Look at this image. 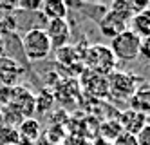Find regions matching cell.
I'll return each instance as SVG.
<instances>
[{"mask_svg": "<svg viewBox=\"0 0 150 145\" xmlns=\"http://www.w3.org/2000/svg\"><path fill=\"white\" fill-rule=\"evenodd\" d=\"M146 125H150V116H146Z\"/></svg>", "mask_w": 150, "mask_h": 145, "instance_id": "cell-21", "label": "cell"}, {"mask_svg": "<svg viewBox=\"0 0 150 145\" xmlns=\"http://www.w3.org/2000/svg\"><path fill=\"white\" fill-rule=\"evenodd\" d=\"M139 56L150 62V36L141 38V44H139Z\"/></svg>", "mask_w": 150, "mask_h": 145, "instance_id": "cell-18", "label": "cell"}, {"mask_svg": "<svg viewBox=\"0 0 150 145\" xmlns=\"http://www.w3.org/2000/svg\"><path fill=\"white\" fill-rule=\"evenodd\" d=\"M117 124H120L123 132L132 134V136H137V132L146 125V116L141 114V113H137V111L127 109V111H123V113H120Z\"/></svg>", "mask_w": 150, "mask_h": 145, "instance_id": "cell-7", "label": "cell"}, {"mask_svg": "<svg viewBox=\"0 0 150 145\" xmlns=\"http://www.w3.org/2000/svg\"><path fill=\"white\" fill-rule=\"evenodd\" d=\"M128 22H130V18L127 15L120 13V11H114V9H109L100 20V29L103 33V36L112 40L128 29Z\"/></svg>", "mask_w": 150, "mask_h": 145, "instance_id": "cell-5", "label": "cell"}, {"mask_svg": "<svg viewBox=\"0 0 150 145\" xmlns=\"http://www.w3.org/2000/svg\"><path fill=\"white\" fill-rule=\"evenodd\" d=\"M20 140V134L18 131L13 129V127H0V145H16Z\"/></svg>", "mask_w": 150, "mask_h": 145, "instance_id": "cell-15", "label": "cell"}, {"mask_svg": "<svg viewBox=\"0 0 150 145\" xmlns=\"http://www.w3.org/2000/svg\"><path fill=\"white\" fill-rule=\"evenodd\" d=\"M132 111H137L145 116H150V84H141L137 85V89L134 91V94L128 100Z\"/></svg>", "mask_w": 150, "mask_h": 145, "instance_id": "cell-8", "label": "cell"}, {"mask_svg": "<svg viewBox=\"0 0 150 145\" xmlns=\"http://www.w3.org/2000/svg\"><path fill=\"white\" fill-rule=\"evenodd\" d=\"M139 44H141V38H139L136 33H132L130 29H127L121 35L112 38L110 51L116 56V60L132 62L139 56Z\"/></svg>", "mask_w": 150, "mask_h": 145, "instance_id": "cell-3", "label": "cell"}, {"mask_svg": "<svg viewBox=\"0 0 150 145\" xmlns=\"http://www.w3.org/2000/svg\"><path fill=\"white\" fill-rule=\"evenodd\" d=\"M98 145H112V143H109V141H103V140H101V141H100Z\"/></svg>", "mask_w": 150, "mask_h": 145, "instance_id": "cell-20", "label": "cell"}, {"mask_svg": "<svg viewBox=\"0 0 150 145\" xmlns=\"http://www.w3.org/2000/svg\"><path fill=\"white\" fill-rule=\"evenodd\" d=\"M45 35L51 42V47L63 49L71 40V27L67 24V20H49Z\"/></svg>", "mask_w": 150, "mask_h": 145, "instance_id": "cell-6", "label": "cell"}, {"mask_svg": "<svg viewBox=\"0 0 150 145\" xmlns=\"http://www.w3.org/2000/svg\"><path fill=\"white\" fill-rule=\"evenodd\" d=\"M85 60H87V65L92 73L109 76L112 71H116V56L112 54L110 47H107V46L89 47L87 54H85Z\"/></svg>", "mask_w": 150, "mask_h": 145, "instance_id": "cell-4", "label": "cell"}, {"mask_svg": "<svg viewBox=\"0 0 150 145\" xmlns=\"http://www.w3.org/2000/svg\"><path fill=\"white\" fill-rule=\"evenodd\" d=\"M107 84H109V98L128 102L137 89V78L127 71H112L107 76Z\"/></svg>", "mask_w": 150, "mask_h": 145, "instance_id": "cell-2", "label": "cell"}, {"mask_svg": "<svg viewBox=\"0 0 150 145\" xmlns=\"http://www.w3.org/2000/svg\"><path fill=\"white\" fill-rule=\"evenodd\" d=\"M13 107L18 111V113L25 114V118H31L35 111V96L31 94L25 89H20V87H15L13 91Z\"/></svg>", "mask_w": 150, "mask_h": 145, "instance_id": "cell-9", "label": "cell"}, {"mask_svg": "<svg viewBox=\"0 0 150 145\" xmlns=\"http://www.w3.org/2000/svg\"><path fill=\"white\" fill-rule=\"evenodd\" d=\"M128 29L136 33L139 38H148L150 36V7L134 15L128 22Z\"/></svg>", "mask_w": 150, "mask_h": 145, "instance_id": "cell-10", "label": "cell"}, {"mask_svg": "<svg viewBox=\"0 0 150 145\" xmlns=\"http://www.w3.org/2000/svg\"><path fill=\"white\" fill-rule=\"evenodd\" d=\"M112 145H137V140H136V136H132V134L121 132V134L112 141Z\"/></svg>", "mask_w": 150, "mask_h": 145, "instance_id": "cell-16", "label": "cell"}, {"mask_svg": "<svg viewBox=\"0 0 150 145\" xmlns=\"http://www.w3.org/2000/svg\"><path fill=\"white\" fill-rule=\"evenodd\" d=\"M22 47H24L25 56L33 62L45 60L49 56L51 49H52L45 31L40 29V27H33L25 33L24 38H22Z\"/></svg>", "mask_w": 150, "mask_h": 145, "instance_id": "cell-1", "label": "cell"}, {"mask_svg": "<svg viewBox=\"0 0 150 145\" xmlns=\"http://www.w3.org/2000/svg\"><path fill=\"white\" fill-rule=\"evenodd\" d=\"M18 134H20L22 140H27L31 143H35V140H38L40 134H42L40 121L35 120V118H24L22 124H20V127H18Z\"/></svg>", "mask_w": 150, "mask_h": 145, "instance_id": "cell-13", "label": "cell"}, {"mask_svg": "<svg viewBox=\"0 0 150 145\" xmlns=\"http://www.w3.org/2000/svg\"><path fill=\"white\" fill-rule=\"evenodd\" d=\"M121 127H120V124H117V120H107V121H103L101 124V129H100V134H101V140L103 141H109V143H112L117 136L121 134Z\"/></svg>", "mask_w": 150, "mask_h": 145, "instance_id": "cell-14", "label": "cell"}, {"mask_svg": "<svg viewBox=\"0 0 150 145\" xmlns=\"http://www.w3.org/2000/svg\"><path fill=\"white\" fill-rule=\"evenodd\" d=\"M42 11L49 20H65L69 13V6L63 0H45L42 4Z\"/></svg>", "mask_w": 150, "mask_h": 145, "instance_id": "cell-11", "label": "cell"}, {"mask_svg": "<svg viewBox=\"0 0 150 145\" xmlns=\"http://www.w3.org/2000/svg\"><path fill=\"white\" fill-rule=\"evenodd\" d=\"M42 4L44 2H40V0H33V2H18L16 7L24 9V11H38V9H42Z\"/></svg>", "mask_w": 150, "mask_h": 145, "instance_id": "cell-19", "label": "cell"}, {"mask_svg": "<svg viewBox=\"0 0 150 145\" xmlns=\"http://www.w3.org/2000/svg\"><path fill=\"white\" fill-rule=\"evenodd\" d=\"M136 140H137V145H150V125H145L139 131Z\"/></svg>", "mask_w": 150, "mask_h": 145, "instance_id": "cell-17", "label": "cell"}, {"mask_svg": "<svg viewBox=\"0 0 150 145\" xmlns=\"http://www.w3.org/2000/svg\"><path fill=\"white\" fill-rule=\"evenodd\" d=\"M89 80H87V89L89 93L98 96V98H109V84H107V76L89 71Z\"/></svg>", "mask_w": 150, "mask_h": 145, "instance_id": "cell-12", "label": "cell"}]
</instances>
